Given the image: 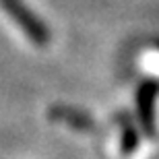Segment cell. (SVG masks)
I'll list each match as a JSON object with an SVG mask.
<instances>
[{"label":"cell","mask_w":159,"mask_h":159,"mask_svg":"<svg viewBox=\"0 0 159 159\" xmlns=\"http://www.w3.org/2000/svg\"><path fill=\"white\" fill-rule=\"evenodd\" d=\"M0 6H2V11L15 21V25L23 31L25 37H27L31 43H35L37 48H43V46L50 43L52 33L48 29V25L31 11L29 6L25 4L23 0H0Z\"/></svg>","instance_id":"cell-1"},{"label":"cell","mask_w":159,"mask_h":159,"mask_svg":"<svg viewBox=\"0 0 159 159\" xmlns=\"http://www.w3.org/2000/svg\"><path fill=\"white\" fill-rule=\"evenodd\" d=\"M159 95V81L147 79L143 81L136 89V116H139V124H141L143 132L153 139L157 134L155 128V101Z\"/></svg>","instance_id":"cell-2"},{"label":"cell","mask_w":159,"mask_h":159,"mask_svg":"<svg viewBox=\"0 0 159 159\" xmlns=\"http://www.w3.org/2000/svg\"><path fill=\"white\" fill-rule=\"evenodd\" d=\"M48 116L52 120H58V122L70 126L75 130H81V132H91L95 128L93 118L87 112H83L79 107H72V106H52Z\"/></svg>","instance_id":"cell-3"},{"label":"cell","mask_w":159,"mask_h":159,"mask_svg":"<svg viewBox=\"0 0 159 159\" xmlns=\"http://www.w3.org/2000/svg\"><path fill=\"white\" fill-rule=\"evenodd\" d=\"M139 143H141V134H139V128H136L132 120L122 114L120 116V151L124 155H130L139 149Z\"/></svg>","instance_id":"cell-4"}]
</instances>
